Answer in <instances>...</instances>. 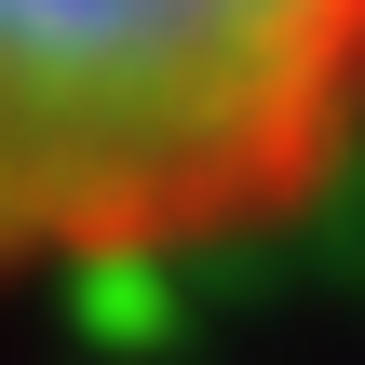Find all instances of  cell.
<instances>
[{
	"label": "cell",
	"instance_id": "1",
	"mask_svg": "<svg viewBox=\"0 0 365 365\" xmlns=\"http://www.w3.org/2000/svg\"><path fill=\"white\" fill-rule=\"evenodd\" d=\"M365 108V14H0V271L257 230Z\"/></svg>",
	"mask_w": 365,
	"mask_h": 365
}]
</instances>
